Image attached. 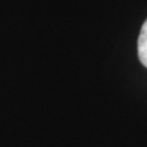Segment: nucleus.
I'll return each instance as SVG.
<instances>
[{"label": "nucleus", "mask_w": 147, "mask_h": 147, "mask_svg": "<svg viewBox=\"0 0 147 147\" xmlns=\"http://www.w3.org/2000/svg\"><path fill=\"white\" fill-rule=\"evenodd\" d=\"M137 52L142 65L147 67V20L144 22L140 32L139 42H137Z\"/></svg>", "instance_id": "obj_1"}]
</instances>
